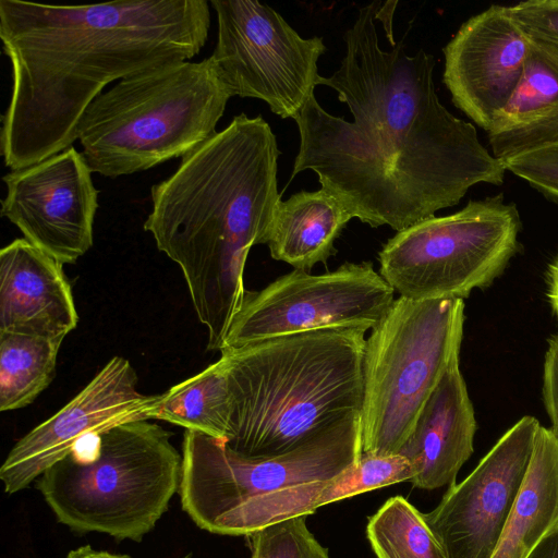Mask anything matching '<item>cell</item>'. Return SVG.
I'll use <instances>...</instances> for the list:
<instances>
[{
	"label": "cell",
	"mask_w": 558,
	"mask_h": 558,
	"mask_svg": "<svg viewBox=\"0 0 558 558\" xmlns=\"http://www.w3.org/2000/svg\"><path fill=\"white\" fill-rule=\"evenodd\" d=\"M522 28L534 38L558 45V0H529L510 7Z\"/></svg>",
	"instance_id": "obj_27"
},
{
	"label": "cell",
	"mask_w": 558,
	"mask_h": 558,
	"mask_svg": "<svg viewBox=\"0 0 558 558\" xmlns=\"http://www.w3.org/2000/svg\"><path fill=\"white\" fill-rule=\"evenodd\" d=\"M558 530V441L539 426L527 473L489 558H529Z\"/></svg>",
	"instance_id": "obj_20"
},
{
	"label": "cell",
	"mask_w": 558,
	"mask_h": 558,
	"mask_svg": "<svg viewBox=\"0 0 558 558\" xmlns=\"http://www.w3.org/2000/svg\"><path fill=\"white\" fill-rule=\"evenodd\" d=\"M231 97L210 57L166 63L101 93L76 138L93 173L133 174L182 158L213 136Z\"/></svg>",
	"instance_id": "obj_5"
},
{
	"label": "cell",
	"mask_w": 558,
	"mask_h": 558,
	"mask_svg": "<svg viewBox=\"0 0 558 558\" xmlns=\"http://www.w3.org/2000/svg\"><path fill=\"white\" fill-rule=\"evenodd\" d=\"M306 518L286 519L250 534L251 558H330L307 527Z\"/></svg>",
	"instance_id": "obj_25"
},
{
	"label": "cell",
	"mask_w": 558,
	"mask_h": 558,
	"mask_svg": "<svg viewBox=\"0 0 558 558\" xmlns=\"http://www.w3.org/2000/svg\"><path fill=\"white\" fill-rule=\"evenodd\" d=\"M543 402L558 441V330L549 338L543 367Z\"/></svg>",
	"instance_id": "obj_28"
},
{
	"label": "cell",
	"mask_w": 558,
	"mask_h": 558,
	"mask_svg": "<svg viewBox=\"0 0 558 558\" xmlns=\"http://www.w3.org/2000/svg\"><path fill=\"white\" fill-rule=\"evenodd\" d=\"M210 28L206 0H118L48 5L0 0L12 66L0 148L11 170L70 148L88 106L113 81L190 61Z\"/></svg>",
	"instance_id": "obj_2"
},
{
	"label": "cell",
	"mask_w": 558,
	"mask_h": 558,
	"mask_svg": "<svg viewBox=\"0 0 558 558\" xmlns=\"http://www.w3.org/2000/svg\"><path fill=\"white\" fill-rule=\"evenodd\" d=\"M502 163L507 171L558 205V142L511 157Z\"/></svg>",
	"instance_id": "obj_26"
},
{
	"label": "cell",
	"mask_w": 558,
	"mask_h": 558,
	"mask_svg": "<svg viewBox=\"0 0 558 558\" xmlns=\"http://www.w3.org/2000/svg\"><path fill=\"white\" fill-rule=\"evenodd\" d=\"M66 558H132L129 555L112 554L107 550H98L90 545H84L68 553Z\"/></svg>",
	"instance_id": "obj_31"
},
{
	"label": "cell",
	"mask_w": 558,
	"mask_h": 558,
	"mask_svg": "<svg viewBox=\"0 0 558 558\" xmlns=\"http://www.w3.org/2000/svg\"><path fill=\"white\" fill-rule=\"evenodd\" d=\"M476 428L473 404L457 357L424 404L399 452L415 468L412 485L436 489L454 484L460 469L473 453Z\"/></svg>",
	"instance_id": "obj_17"
},
{
	"label": "cell",
	"mask_w": 558,
	"mask_h": 558,
	"mask_svg": "<svg viewBox=\"0 0 558 558\" xmlns=\"http://www.w3.org/2000/svg\"><path fill=\"white\" fill-rule=\"evenodd\" d=\"M529 558H558V530L544 538Z\"/></svg>",
	"instance_id": "obj_30"
},
{
	"label": "cell",
	"mask_w": 558,
	"mask_h": 558,
	"mask_svg": "<svg viewBox=\"0 0 558 558\" xmlns=\"http://www.w3.org/2000/svg\"><path fill=\"white\" fill-rule=\"evenodd\" d=\"M77 324L63 264L24 238L2 247L0 332L64 340Z\"/></svg>",
	"instance_id": "obj_16"
},
{
	"label": "cell",
	"mask_w": 558,
	"mask_h": 558,
	"mask_svg": "<svg viewBox=\"0 0 558 558\" xmlns=\"http://www.w3.org/2000/svg\"><path fill=\"white\" fill-rule=\"evenodd\" d=\"M374 1L344 33L339 69L319 85L338 93L353 117L326 112L313 95L293 118L300 147L292 178L313 170L353 218L397 232L452 207L478 183L501 185L506 168L480 142L475 126L439 100L435 58L398 43L379 46Z\"/></svg>",
	"instance_id": "obj_1"
},
{
	"label": "cell",
	"mask_w": 558,
	"mask_h": 558,
	"mask_svg": "<svg viewBox=\"0 0 558 558\" xmlns=\"http://www.w3.org/2000/svg\"><path fill=\"white\" fill-rule=\"evenodd\" d=\"M547 282V300L551 307L554 315L558 319V254L548 265L546 272Z\"/></svg>",
	"instance_id": "obj_29"
},
{
	"label": "cell",
	"mask_w": 558,
	"mask_h": 558,
	"mask_svg": "<svg viewBox=\"0 0 558 558\" xmlns=\"http://www.w3.org/2000/svg\"><path fill=\"white\" fill-rule=\"evenodd\" d=\"M151 420L227 440L230 393L225 360L220 356L199 373L160 393Z\"/></svg>",
	"instance_id": "obj_21"
},
{
	"label": "cell",
	"mask_w": 558,
	"mask_h": 558,
	"mask_svg": "<svg viewBox=\"0 0 558 558\" xmlns=\"http://www.w3.org/2000/svg\"><path fill=\"white\" fill-rule=\"evenodd\" d=\"M464 301L399 296L363 356L362 453L400 452L441 377L460 355Z\"/></svg>",
	"instance_id": "obj_7"
},
{
	"label": "cell",
	"mask_w": 558,
	"mask_h": 558,
	"mask_svg": "<svg viewBox=\"0 0 558 558\" xmlns=\"http://www.w3.org/2000/svg\"><path fill=\"white\" fill-rule=\"evenodd\" d=\"M217 43L210 58L231 96L264 100L294 118L319 85L323 37L303 38L274 9L252 0H210Z\"/></svg>",
	"instance_id": "obj_10"
},
{
	"label": "cell",
	"mask_w": 558,
	"mask_h": 558,
	"mask_svg": "<svg viewBox=\"0 0 558 558\" xmlns=\"http://www.w3.org/2000/svg\"><path fill=\"white\" fill-rule=\"evenodd\" d=\"M362 456L361 414H352L275 457L242 456L226 439L185 430L179 487L182 509L202 530L251 500L314 481L329 480Z\"/></svg>",
	"instance_id": "obj_9"
},
{
	"label": "cell",
	"mask_w": 558,
	"mask_h": 558,
	"mask_svg": "<svg viewBox=\"0 0 558 558\" xmlns=\"http://www.w3.org/2000/svg\"><path fill=\"white\" fill-rule=\"evenodd\" d=\"M137 379L129 360L111 357L68 403L15 442L0 468L4 493L26 488L88 436L151 420L160 395L140 392Z\"/></svg>",
	"instance_id": "obj_14"
},
{
	"label": "cell",
	"mask_w": 558,
	"mask_h": 558,
	"mask_svg": "<svg viewBox=\"0 0 558 558\" xmlns=\"http://www.w3.org/2000/svg\"><path fill=\"white\" fill-rule=\"evenodd\" d=\"M393 295L371 262H348L319 275L293 269L259 291H246L222 349L322 329L372 330Z\"/></svg>",
	"instance_id": "obj_11"
},
{
	"label": "cell",
	"mask_w": 558,
	"mask_h": 558,
	"mask_svg": "<svg viewBox=\"0 0 558 558\" xmlns=\"http://www.w3.org/2000/svg\"><path fill=\"white\" fill-rule=\"evenodd\" d=\"M365 332L322 329L220 350L229 448L245 457L279 456L361 414Z\"/></svg>",
	"instance_id": "obj_4"
},
{
	"label": "cell",
	"mask_w": 558,
	"mask_h": 558,
	"mask_svg": "<svg viewBox=\"0 0 558 558\" xmlns=\"http://www.w3.org/2000/svg\"><path fill=\"white\" fill-rule=\"evenodd\" d=\"M521 227L515 204L502 194L470 201L397 232L378 254L379 274L399 296L464 300L504 272L519 251Z\"/></svg>",
	"instance_id": "obj_8"
},
{
	"label": "cell",
	"mask_w": 558,
	"mask_h": 558,
	"mask_svg": "<svg viewBox=\"0 0 558 558\" xmlns=\"http://www.w3.org/2000/svg\"><path fill=\"white\" fill-rule=\"evenodd\" d=\"M416 475L412 462L404 456H374L362 453L360 460L338 475L303 483L299 486L300 499L307 514L318 508L365 492L400 482H411Z\"/></svg>",
	"instance_id": "obj_24"
},
{
	"label": "cell",
	"mask_w": 558,
	"mask_h": 558,
	"mask_svg": "<svg viewBox=\"0 0 558 558\" xmlns=\"http://www.w3.org/2000/svg\"><path fill=\"white\" fill-rule=\"evenodd\" d=\"M539 422L514 423L460 483L423 517L448 558H489L518 499Z\"/></svg>",
	"instance_id": "obj_12"
},
{
	"label": "cell",
	"mask_w": 558,
	"mask_h": 558,
	"mask_svg": "<svg viewBox=\"0 0 558 558\" xmlns=\"http://www.w3.org/2000/svg\"><path fill=\"white\" fill-rule=\"evenodd\" d=\"M530 46L510 7L494 4L470 17L442 49L454 106L486 131L515 89Z\"/></svg>",
	"instance_id": "obj_15"
},
{
	"label": "cell",
	"mask_w": 558,
	"mask_h": 558,
	"mask_svg": "<svg viewBox=\"0 0 558 558\" xmlns=\"http://www.w3.org/2000/svg\"><path fill=\"white\" fill-rule=\"evenodd\" d=\"M366 536L377 558H448L423 513L400 495L368 518Z\"/></svg>",
	"instance_id": "obj_23"
},
{
	"label": "cell",
	"mask_w": 558,
	"mask_h": 558,
	"mask_svg": "<svg viewBox=\"0 0 558 558\" xmlns=\"http://www.w3.org/2000/svg\"><path fill=\"white\" fill-rule=\"evenodd\" d=\"M82 153L73 146L38 163L11 170L1 216L31 244L57 259L75 264L94 242L98 191Z\"/></svg>",
	"instance_id": "obj_13"
},
{
	"label": "cell",
	"mask_w": 558,
	"mask_h": 558,
	"mask_svg": "<svg viewBox=\"0 0 558 558\" xmlns=\"http://www.w3.org/2000/svg\"><path fill=\"white\" fill-rule=\"evenodd\" d=\"M63 340L0 332V411L33 403L51 384Z\"/></svg>",
	"instance_id": "obj_22"
},
{
	"label": "cell",
	"mask_w": 558,
	"mask_h": 558,
	"mask_svg": "<svg viewBox=\"0 0 558 558\" xmlns=\"http://www.w3.org/2000/svg\"><path fill=\"white\" fill-rule=\"evenodd\" d=\"M149 420L81 440L36 481L57 520L73 531L141 542L179 490L182 454Z\"/></svg>",
	"instance_id": "obj_6"
},
{
	"label": "cell",
	"mask_w": 558,
	"mask_h": 558,
	"mask_svg": "<svg viewBox=\"0 0 558 558\" xmlns=\"http://www.w3.org/2000/svg\"><path fill=\"white\" fill-rule=\"evenodd\" d=\"M280 154L263 117L240 113L151 186L144 230L180 267L207 350L222 349L246 293L248 252L266 244L281 201Z\"/></svg>",
	"instance_id": "obj_3"
},
{
	"label": "cell",
	"mask_w": 558,
	"mask_h": 558,
	"mask_svg": "<svg viewBox=\"0 0 558 558\" xmlns=\"http://www.w3.org/2000/svg\"><path fill=\"white\" fill-rule=\"evenodd\" d=\"M353 218L341 201L325 189L301 191L280 201L267 234L270 256L310 271L337 253L335 241Z\"/></svg>",
	"instance_id": "obj_19"
},
{
	"label": "cell",
	"mask_w": 558,
	"mask_h": 558,
	"mask_svg": "<svg viewBox=\"0 0 558 558\" xmlns=\"http://www.w3.org/2000/svg\"><path fill=\"white\" fill-rule=\"evenodd\" d=\"M486 132L493 156L502 162L558 142L557 44L531 37L520 81Z\"/></svg>",
	"instance_id": "obj_18"
}]
</instances>
